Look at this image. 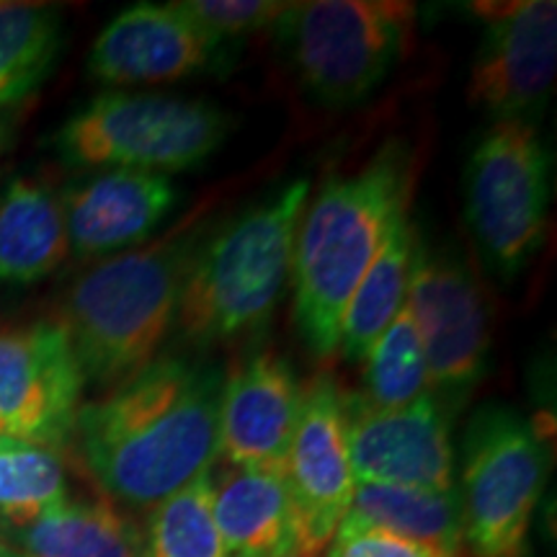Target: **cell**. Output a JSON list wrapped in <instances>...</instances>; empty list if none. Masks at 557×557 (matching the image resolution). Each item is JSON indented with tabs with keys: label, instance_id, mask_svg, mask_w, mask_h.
<instances>
[{
	"label": "cell",
	"instance_id": "cell-2",
	"mask_svg": "<svg viewBox=\"0 0 557 557\" xmlns=\"http://www.w3.org/2000/svg\"><path fill=\"white\" fill-rule=\"evenodd\" d=\"M410 186V152L400 139H389L364 169L329 178L305 205L292 284L295 325L315 357L338 351L344 312L389 230L408 214Z\"/></svg>",
	"mask_w": 557,
	"mask_h": 557
},
{
	"label": "cell",
	"instance_id": "cell-28",
	"mask_svg": "<svg viewBox=\"0 0 557 557\" xmlns=\"http://www.w3.org/2000/svg\"><path fill=\"white\" fill-rule=\"evenodd\" d=\"M13 135H16V116H13V111H0V160L13 143Z\"/></svg>",
	"mask_w": 557,
	"mask_h": 557
},
{
	"label": "cell",
	"instance_id": "cell-6",
	"mask_svg": "<svg viewBox=\"0 0 557 557\" xmlns=\"http://www.w3.org/2000/svg\"><path fill=\"white\" fill-rule=\"evenodd\" d=\"M416 5L387 0L287 3L274 32L299 81L325 107L369 99L406 58Z\"/></svg>",
	"mask_w": 557,
	"mask_h": 557
},
{
	"label": "cell",
	"instance_id": "cell-17",
	"mask_svg": "<svg viewBox=\"0 0 557 557\" xmlns=\"http://www.w3.org/2000/svg\"><path fill=\"white\" fill-rule=\"evenodd\" d=\"M212 513L230 557H287L299 549L282 472L212 470Z\"/></svg>",
	"mask_w": 557,
	"mask_h": 557
},
{
	"label": "cell",
	"instance_id": "cell-7",
	"mask_svg": "<svg viewBox=\"0 0 557 557\" xmlns=\"http://www.w3.org/2000/svg\"><path fill=\"white\" fill-rule=\"evenodd\" d=\"M547 475V447L534 423L500 403L475 410L465 429L457 493L470 557H527Z\"/></svg>",
	"mask_w": 557,
	"mask_h": 557
},
{
	"label": "cell",
	"instance_id": "cell-5",
	"mask_svg": "<svg viewBox=\"0 0 557 557\" xmlns=\"http://www.w3.org/2000/svg\"><path fill=\"white\" fill-rule=\"evenodd\" d=\"M230 129L233 116L209 101L107 90L60 124L52 150L67 169L171 176L207 163Z\"/></svg>",
	"mask_w": 557,
	"mask_h": 557
},
{
	"label": "cell",
	"instance_id": "cell-3",
	"mask_svg": "<svg viewBox=\"0 0 557 557\" xmlns=\"http://www.w3.org/2000/svg\"><path fill=\"white\" fill-rule=\"evenodd\" d=\"M199 230L96 261L62 302L65 329L86 385L114 389L158 357L173 333L181 287Z\"/></svg>",
	"mask_w": 557,
	"mask_h": 557
},
{
	"label": "cell",
	"instance_id": "cell-10",
	"mask_svg": "<svg viewBox=\"0 0 557 557\" xmlns=\"http://www.w3.org/2000/svg\"><path fill=\"white\" fill-rule=\"evenodd\" d=\"M485 18L470 73V101L496 122H532L557 75V5L553 0L472 5Z\"/></svg>",
	"mask_w": 557,
	"mask_h": 557
},
{
	"label": "cell",
	"instance_id": "cell-22",
	"mask_svg": "<svg viewBox=\"0 0 557 557\" xmlns=\"http://www.w3.org/2000/svg\"><path fill=\"white\" fill-rule=\"evenodd\" d=\"M62 41V18L50 5L0 3V111H13L50 78Z\"/></svg>",
	"mask_w": 557,
	"mask_h": 557
},
{
	"label": "cell",
	"instance_id": "cell-4",
	"mask_svg": "<svg viewBox=\"0 0 557 557\" xmlns=\"http://www.w3.org/2000/svg\"><path fill=\"white\" fill-rule=\"evenodd\" d=\"M310 199V181L295 178L243 209L212 238L199 240L173 333L194 348L235 344L269 325L292 278L299 218Z\"/></svg>",
	"mask_w": 557,
	"mask_h": 557
},
{
	"label": "cell",
	"instance_id": "cell-9",
	"mask_svg": "<svg viewBox=\"0 0 557 557\" xmlns=\"http://www.w3.org/2000/svg\"><path fill=\"white\" fill-rule=\"evenodd\" d=\"M408 310L429 372V395L449 418L475 393L491 354V320L462 256L416 235Z\"/></svg>",
	"mask_w": 557,
	"mask_h": 557
},
{
	"label": "cell",
	"instance_id": "cell-27",
	"mask_svg": "<svg viewBox=\"0 0 557 557\" xmlns=\"http://www.w3.org/2000/svg\"><path fill=\"white\" fill-rule=\"evenodd\" d=\"M325 557H436L426 547L367 524L357 517H346L329 542Z\"/></svg>",
	"mask_w": 557,
	"mask_h": 557
},
{
	"label": "cell",
	"instance_id": "cell-20",
	"mask_svg": "<svg viewBox=\"0 0 557 557\" xmlns=\"http://www.w3.org/2000/svg\"><path fill=\"white\" fill-rule=\"evenodd\" d=\"M348 517L426 547L436 557H462V519L457 491L357 483Z\"/></svg>",
	"mask_w": 557,
	"mask_h": 557
},
{
	"label": "cell",
	"instance_id": "cell-25",
	"mask_svg": "<svg viewBox=\"0 0 557 557\" xmlns=\"http://www.w3.org/2000/svg\"><path fill=\"white\" fill-rule=\"evenodd\" d=\"M429 395V372L408 302L364 357V398L372 408L398 410Z\"/></svg>",
	"mask_w": 557,
	"mask_h": 557
},
{
	"label": "cell",
	"instance_id": "cell-11",
	"mask_svg": "<svg viewBox=\"0 0 557 557\" xmlns=\"http://www.w3.org/2000/svg\"><path fill=\"white\" fill-rule=\"evenodd\" d=\"M282 478L295 511L299 553L320 555L351 511L357 491L346 447L344 389L329 372L302 385V408Z\"/></svg>",
	"mask_w": 557,
	"mask_h": 557
},
{
	"label": "cell",
	"instance_id": "cell-12",
	"mask_svg": "<svg viewBox=\"0 0 557 557\" xmlns=\"http://www.w3.org/2000/svg\"><path fill=\"white\" fill-rule=\"evenodd\" d=\"M81 364L60 323L0 331V438L58 449L83 406Z\"/></svg>",
	"mask_w": 557,
	"mask_h": 557
},
{
	"label": "cell",
	"instance_id": "cell-21",
	"mask_svg": "<svg viewBox=\"0 0 557 557\" xmlns=\"http://www.w3.org/2000/svg\"><path fill=\"white\" fill-rule=\"evenodd\" d=\"M416 235L418 230L410 225L408 214L395 222L377 259L372 261L357 292L351 295L338 338V351L344 354L348 364L364 361L374 341L385 333L406 305Z\"/></svg>",
	"mask_w": 557,
	"mask_h": 557
},
{
	"label": "cell",
	"instance_id": "cell-18",
	"mask_svg": "<svg viewBox=\"0 0 557 557\" xmlns=\"http://www.w3.org/2000/svg\"><path fill=\"white\" fill-rule=\"evenodd\" d=\"M70 256L60 197L37 178H11L0 189V282L32 287Z\"/></svg>",
	"mask_w": 557,
	"mask_h": 557
},
{
	"label": "cell",
	"instance_id": "cell-13",
	"mask_svg": "<svg viewBox=\"0 0 557 557\" xmlns=\"http://www.w3.org/2000/svg\"><path fill=\"white\" fill-rule=\"evenodd\" d=\"M346 447L357 483L455 491L451 418L431 395L398 410L344 393Z\"/></svg>",
	"mask_w": 557,
	"mask_h": 557
},
{
	"label": "cell",
	"instance_id": "cell-1",
	"mask_svg": "<svg viewBox=\"0 0 557 557\" xmlns=\"http://www.w3.org/2000/svg\"><path fill=\"white\" fill-rule=\"evenodd\" d=\"M222 385V367L169 354L83 403L73 436L90 478L116 504L150 511L212 470Z\"/></svg>",
	"mask_w": 557,
	"mask_h": 557
},
{
	"label": "cell",
	"instance_id": "cell-24",
	"mask_svg": "<svg viewBox=\"0 0 557 557\" xmlns=\"http://www.w3.org/2000/svg\"><path fill=\"white\" fill-rule=\"evenodd\" d=\"M212 470L150 508L143 557H230L212 513Z\"/></svg>",
	"mask_w": 557,
	"mask_h": 557
},
{
	"label": "cell",
	"instance_id": "cell-29",
	"mask_svg": "<svg viewBox=\"0 0 557 557\" xmlns=\"http://www.w3.org/2000/svg\"><path fill=\"white\" fill-rule=\"evenodd\" d=\"M0 557H24V555H21V553H18V549L11 545V542H9V540H5V537H3V534H0Z\"/></svg>",
	"mask_w": 557,
	"mask_h": 557
},
{
	"label": "cell",
	"instance_id": "cell-23",
	"mask_svg": "<svg viewBox=\"0 0 557 557\" xmlns=\"http://www.w3.org/2000/svg\"><path fill=\"white\" fill-rule=\"evenodd\" d=\"M67 475L60 451L47 444L0 438V529L3 537L65 504Z\"/></svg>",
	"mask_w": 557,
	"mask_h": 557
},
{
	"label": "cell",
	"instance_id": "cell-19",
	"mask_svg": "<svg viewBox=\"0 0 557 557\" xmlns=\"http://www.w3.org/2000/svg\"><path fill=\"white\" fill-rule=\"evenodd\" d=\"M24 557H143V540L109 500H65L5 534Z\"/></svg>",
	"mask_w": 557,
	"mask_h": 557
},
{
	"label": "cell",
	"instance_id": "cell-16",
	"mask_svg": "<svg viewBox=\"0 0 557 557\" xmlns=\"http://www.w3.org/2000/svg\"><path fill=\"white\" fill-rule=\"evenodd\" d=\"M171 176L143 171H90L60 194L67 243L78 259H109L139 248L176 207Z\"/></svg>",
	"mask_w": 557,
	"mask_h": 557
},
{
	"label": "cell",
	"instance_id": "cell-8",
	"mask_svg": "<svg viewBox=\"0 0 557 557\" xmlns=\"http://www.w3.org/2000/svg\"><path fill=\"white\" fill-rule=\"evenodd\" d=\"M465 212L480 250L504 278L537 253L547 233L549 156L534 122H493L470 152Z\"/></svg>",
	"mask_w": 557,
	"mask_h": 557
},
{
	"label": "cell",
	"instance_id": "cell-15",
	"mask_svg": "<svg viewBox=\"0 0 557 557\" xmlns=\"http://www.w3.org/2000/svg\"><path fill=\"white\" fill-rule=\"evenodd\" d=\"M299 408L295 367L274 351H256L225 374L218 459L227 468L284 472Z\"/></svg>",
	"mask_w": 557,
	"mask_h": 557
},
{
	"label": "cell",
	"instance_id": "cell-14",
	"mask_svg": "<svg viewBox=\"0 0 557 557\" xmlns=\"http://www.w3.org/2000/svg\"><path fill=\"white\" fill-rule=\"evenodd\" d=\"M225 47L176 3H135L96 37L88 75L114 88L184 81L218 67Z\"/></svg>",
	"mask_w": 557,
	"mask_h": 557
},
{
	"label": "cell",
	"instance_id": "cell-26",
	"mask_svg": "<svg viewBox=\"0 0 557 557\" xmlns=\"http://www.w3.org/2000/svg\"><path fill=\"white\" fill-rule=\"evenodd\" d=\"M176 5L222 45L248 34L274 29L287 9V3L276 0H181Z\"/></svg>",
	"mask_w": 557,
	"mask_h": 557
},
{
	"label": "cell",
	"instance_id": "cell-30",
	"mask_svg": "<svg viewBox=\"0 0 557 557\" xmlns=\"http://www.w3.org/2000/svg\"><path fill=\"white\" fill-rule=\"evenodd\" d=\"M287 557H318V555H308V553H299V549H297V553H292V555H287Z\"/></svg>",
	"mask_w": 557,
	"mask_h": 557
}]
</instances>
